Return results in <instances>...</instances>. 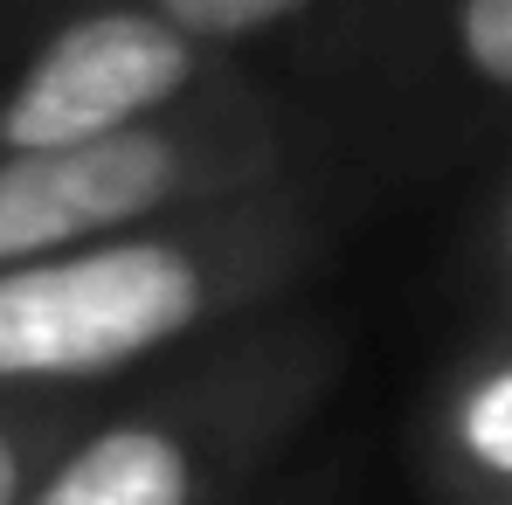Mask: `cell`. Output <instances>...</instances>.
Listing matches in <instances>:
<instances>
[{
  "label": "cell",
  "mask_w": 512,
  "mask_h": 505,
  "mask_svg": "<svg viewBox=\"0 0 512 505\" xmlns=\"http://www.w3.org/2000/svg\"><path fill=\"white\" fill-rule=\"evenodd\" d=\"M346 374V333L319 305H270L180 346L118 416L84 422L28 505H256Z\"/></svg>",
  "instance_id": "6da1fadb"
},
{
  "label": "cell",
  "mask_w": 512,
  "mask_h": 505,
  "mask_svg": "<svg viewBox=\"0 0 512 505\" xmlns=\"http://www.w3.org/2000/svg\"><path fill=\"white\" fill-rule=\"evenodd\" d=\"M305 118L367 167H429L512 118V0H346L298 42Z\"/></svg>",
  "instance_id": "7a4b0ae2"
},
{
  "label": "cell",
  "mask_w": 512,
  "mask_h": 505,
  "mask_svg": "<svg viewBox=\"0 0 512 505\" xmlns=\"http://www.w3.org/2000/svg\"><path fill=\"white\" fill-rule=\"evenodd\" d=\"M236 63L243 56H222L180 35L139 0H84L35 42V56L0 90V160L90 146L125 125H146L173 104L201 97Z\"/></svg>",
  "instance_id": "3957f363"
},
{
  "label": "cell",
  "mask_w": 512,
  "mask_h": 505,
  "mask_svg": "<svg viewBox=\"0 0 512 505\" xmlns=\"http://www.w3.org/2000/svg\"><path fill=\"white\" fill-rule=\"evenodd\" d=\"M416 485L429 505H512V312L457 339L416 402Z\"/></svg>",
  "instance_id": "277c9868"
},
{
  "label": "cell",
  "mask_w": 512,
  "mask_h": 505,
  "mask_svg": "<svg viewBox=\"0 0 512 505\" xmlns=\"http://www.w3.org/2000/svg\"><path fill=\"white\" fill-rule=\"evenodd\" d=\"M139 7H153L160 21L222 56H250L256 42H305L346 0H139Z\"/></svg>",
  "instance_id": "5b68a950"
},
{
  "label": "cell",
  "mask_w": 512,
  "mask_h": 505,
  "mask_svg": "<svg viewBox=\"0 0 512 505\" xmlns=\"http://www.w3.org/2000/svg\"><path fill=\"white\" fill-rule=\"evenodd\" d=\"M464 270H471L485 312H512V173H499V187L485 194V208L464 236Z\"/></svg>",
  "instance_id": "8992f818"
},
{
  "label": "cell",
  "mask_w": 512,
  "mask_h": 505,
  "mask_svg": "<svg viewBox=\"0 0 512 505\" xmlns=\"http://www.w3.org/2000/svg\"><path fill=\"white\" fill-rule=\"evenodd\" d=\"M42 436H49V416L0 422V505H28L35 485L56 471V464H42Z\"/></svg>",
  "instance_id": "52a82bcc"
},
{
  "label": "cell",
  "mask_w": 512,
  "mask_h": 505,
  "mask_svg": "<svg viewBox=\"0 0 512 505\" xmlns=\"http://www.w3.org/2000/svg\"><path fill=\"white\" fill-rule=\"evenodd\" d=\"M256 505H346L340 457H319V464H312V471H298L291 485H270Z\"/></svg>",
  "instance_id": "ba28073f"
}]
</instances>
